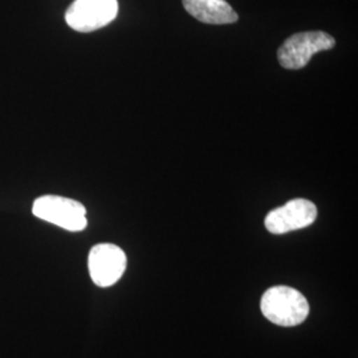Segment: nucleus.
<instances>
[{"mask_svg": "<svg viewBox=\"0 0 358 358\" xmlns=\"http://www.w3.org/2000/svg\"><path fill=\"white\" fill-rule=\"evenodd\" d=\"M32 213L38 219L72 232L85 230L88 226L85 207L77 201L59 195L40 196L34 202Z\"/></svg>", "mask_w": 358, "mask_h": 358, "instance_id": "obj_2", "label": "nucleus"}, {"mask_svg": "<svg viewBox=\"0 0 358 358\" xmlns=\"http://www.w3.org/2000/svg\"><path fill=\"white\" fill-rule=\"evenodd\" d=\"M117 13V0H75L66 10L65 20L77 32H93L112 23Z\"/></svg>", "mask_w": 358, "mask_h": 358, "instance_id": "obj_4", "label": "nucleus"}, {"mask_svg": "<svg viewBox=\"0 0 358 358\" xmlns=\"http://www.w3.org/2000/svg\"><path fill=\"white\" fill-rule=\"evenodd\" d=\"M317 217V207L303 198L292 199L282 207L272 210L266 217V229L275 235L287 234L310 226Z\"/></svg>", "mask_w": 358, "mask_h": 358, "instance_id": "obj_6", "label": "nucleus"}, {"mask_svg": "<svg viewBox=\"0 0 358 358\" xmlns=\"http://www.w3.org/2000/svg\"><path fill=\"white\" fill-rule=\"evenodd\" d=\"M187 13L206 24H231L239 16L226 0H183Z\"/></svg>", "mask_w": 358, "mask_h": 358, "instance_id": "obj_7", "label": "nucleus"}, {"mask_svg": "<svg viewBox=\"0 0 358 358\" xmlns=\"http://www.w3.org/2000/svg\"><path fill=\"white\" fill-rule=\"evenodd\" d=\"M260 309L267 320L279 327H296L304 322L309 315V304L304 294L287 285L272 287L266 291Z\"/></svg>", "mask_w": 358, "mask_h": 358, "instance_id": "obj_1", "label": "nucleus"}, {"mask_svg": "<svg viewBox=\"0 0 358 358\" xmlns=\"http://www.w3.org/2000/svg\"><path fill=\"white\" fill-rule=\"evenodd\" d=\"M127 255L115 244L101 243L90 250L88 268L93 282L101 288L112 287L127 269Z\"/></svg>", "mask_w": 358, "mask_h": 358, "instance_id": "obj_5", "label": "nucleus"}, {"mask_svg": "<svg viewBox=\"0 0 358 358\" xmlns=\"http://www.w3.org/2000/svg\"><path fill=\"white\" fill-rule=\"evenodd\" d=\"M334 38L327 32H300L282 43L278 51V59L285 69H301L310 62L313 55L329 51L334 47Z\"/></svg>", "mask_w": 358, "mask_h": 358, "instance_id": "obj_3", "label": "nucleus"}]
</instances>
